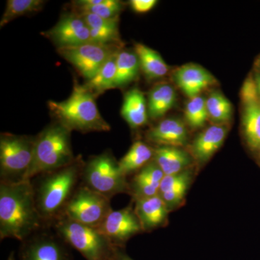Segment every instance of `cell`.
<instances>
[{
  "instance_id": "6da1fadb",
  "label": "cell",
  "mask_w": 260,
  "mask_h": 260,
  "mask_svg": "<svg viewBox=\"0 0 260 260\" xmlns=\"http://www.w3.org/2000/svg\"><path fill=\"white\" fill-rule=\"evenodd\" d=\"M49 228L36 203L31 181L0 182V239L23 242L32 234Z\"/></svg>"
},
{
  "instance_id": "7a4b0ae2",
  "label": "cell",
  "mask_w": 260,
  "mask_h": 260,
  "mask_svg": "<svg viewBox=\"0 0 260 260\" xmlns=\"http://www.w3.org/2000/svg\"><path fill=\"white\" fill-rule=\"evenodd\" d=\"M85 161L76 157L74 161L56 170L39 174L32 179L36 203L47 227L63 216L67 205L81 184Z\"/></svg>"
},
{
  "instance_id": "3957f363",
  "label": "cell",
  "mask_w": 260,
  "mask_h": 260,
  "mask_svg": "<svg viewBox=\"0 0 260 260\" xmlns=\"http://www.w3.org/2000/svg\"><path fill=\"white\" fill-rule=\"evenodd\" d=\"M95 99V95L85 85L75 80L73 92L68 99L49 101L48 107L56 121L71 132L109 131L111 126L101 115Z\"/></svg>"
},
{
  "instance_id": "277c9868",
  "label": "cell",
  "mask_w": 260,
  "mask_h": 260,
  "mask_svg": "<svg viewBox=\"0 0 260 260\" xmlns=\"http://www.w3.org/2000/svg\"><path fill=\"white\" fill-rule=\"evenodd\" d=\"M71 131L55 121L36 137L34 158L25 181L72 164L76 157L71 144Z\"/></svg>"
},
{
  "instance_id": "5b68a950",
  "label": "cell",
  "mask_w": 260,
  "mask_h": 260,
  "mask_svg": "<svg viewBox=\"0 0 260 260\" xmlns=\"http://www.w3.org/2000/svg\"><path fill=\"white\" fill-rule=\"evenodd\" d=\"M51 228L86 260H116L120 250L96 228L76 223L66 217L58 219Z\"/></svg>"
},
{
  "instance_id": "8992f818",
  "label": "cell",
  "mask_w": 260,
  "mask_h": 260,
  "mask_svg": "<svg viewBox=\"0 0 260 260\" xmlns=\"http://www.w3.org/2000/svg\"><path fill=\"white\" fill-rule=\"evenodd\" d=\"M36 137L2 133L0 136V182L25 181L34 158Z\"/></svg>"
},
{
  "instance_id": "52a82bcc",
  "label": "cell",
  "mask_w": 260,
  "mask_h": 260,
  "mask_svg": "<svg viewBox=\"0 0 260 260\" xmlns=\"http://www.w3.org/2000/svg\"><path fill=\"white\" fill-rule=\"evenodd\" d=\"M81 184L110 200L116 194L129 193L126 177L121 173L119 161L109 151L85 162Z\"/></svg>"
},
{
  "instance_id": "ba28073f",
  "label": "cell",
  "mask_w": 260,
  "mask_h": 260,
  "mask_svg": "<svg viewBox=\"0 0 260 260\" xmlns=\"http://www.w3.org/2000/svg\"><path fill=\"white\" fill-rule=\"evenodd\" d=\"M112 210L109 198L80 184L62 217L98 229Z\"/></svg>"
},
{
  "instance_id": "9c48e42d",
  "label": "cell",
  "mask_w": 260,
  "mask_h": 260,
  "mask_svg": "<svg viewBox=\"0 0 260 260\" xmlns=\"http://www.w3.org/2000/svg\"><path fill=\"white\" fill-rule=\"evenodd\" d=\"M119 50V45L94 42L57 49L59 55L73 65L87 81L93 78L103 65Z\"/></svg>"
},
{
  "instance_id": "30bf717a",
  "label": "cell",
  "mask_w": 260,
  "mask_h": 260,
  "mask_svg": "<svg viewBox=\"0 0 260 260\" xmlns=\"http://www.w3.org/2000/svg\"><path fill=\"white\" fill-rule=\"evenodd\" d=\"M50 229L39 231L22 242L20 260H70L68 244Z\"/></svg>"
},
{
  "instance_id": "8fae6325",
  "label": "cell",
  "mask_w": 260,
  "mask_h": 260,
  "mask_svg": "<svg viewBox=\"0 0 260 260\" xmlns=\"http://www.w3.org/2000/svg\"><path fill=\"white\" fill-rule=\"evenodd\" d=\"M42 35L59 48L76 47L91 42L90 29L81 15L73 12L61 16L53 28Z\"/></svg>"
},
{
  "instance_id": "7c38bea8",
  "label": "cell",
  "mask_w": 260,
  "mask_h": 260,
  "mask_svg": "<svg viewBox=\"0 0 260 260\" xmlns=\"http://www.w3.org/2000/svg\"><path fill=\"white\" fill-rule=\"evenodd\" d=\"M98 229L119 248L123 247L130 238L143 231L139 219L132 206L112 210Z\"/></svg>"
},
{
  "instance_id": "4fadbf2b",
  "label": "cell",
  "mask_w": 260,
  "mask_h": 260,
  "mask_svg": "<svg viewBox=\"0 0 260 260\" xmlns=\"http://www.w3.org/2000/svg\"><path fill=\"white\" fill-rule=\"evenodd\" d=\"M174 80L189 99L198 96L203 90L216 83L210 72L194 64L184 65L176 70Z\"/></svg>"
},
{
  "instance_id": "5bb4252c",
  "label": "cell",
  "mask_w": 260,
  "mask_h": 260,
  "mask_svg": "<svg viewBox=\"0 0 260 260\" xmlns=\"http://www.w3.org/2000/svg\"><path fill=\"white\" fill-rule=\"evenodd\" d=\"M145 138L157 146H184L187 143L188 132L184 123L177 118L162 119L150 128Z\"/></svg>"
},
{
  "instance_id": "9a60e30c",
  "label": "cell",
  "mask_w": 260,
  "mask_h": 260,
  "mask_svg": "<svg viewBox=\"0 0 260 260\" xmlns=\"http://www.w3.org/2000/svg\"><path fill=\"white\" fill-rule=\"evenodd\" d=\"M135 212L144 232H150L167 223L170 210L159 195L135 200Z\"/></svg>"
},
{
  "instance_id": "2e32d148",
  "label": "cell",
  "mask_w": 260,
  "mask_h": 260,
  "mask_svg": "<svg viewBox=\"0 0 260 260\" xmlns=\"http://www.w3.org/2000/svg\"><path fill=\"white\" fill-rule=\"evenodd\" d=\"M228 128L223 124H215L207 128L193 141L191 153L200 164H205L218 151L225 141Z\"/></svg>"
},
{
  "instance_id": "e0dca14e",
  "label": "cell",
  "mask_w": 260,
  "mask_h": 260,
  "mask_svg": "<svg viewBox=\"0 0 260 260\" xmlns=\"http://www.w3.org/2000/svg\"><path fill=\"white\" fill-rule=\"evenodd\" d=\"M164 177L158 164L152 160L135 174L129 184V193L135 200L156 196Z\"/></svg>"
},
{
  "instance_id": "ac0fdd59",
  "label": "cell",
  "mask_w": 260,
  "mask_h": 260,
  "mask_svg": "<svg viewBox=\"0 0 260 260\" xmlns=\"http://www.w3.org/2000/svg\"><path fill=\"white\" fill-rule=\"evenodd\" d=\"M79 14V13H78ZM90 29L91 42L121 46L119 16L104 18L90 13H80Z\"/></svg>"
},
{
  "instance_id": "d6986e66",
  "label": "cell",
  "mask_w": 260,
  "mask_h": 260,
  "mask_svg": "<svg viewBox=\"0 0 260 260\" xmlns=\"http://www.w3.org/2000/svg\"><path fill=\"white\" fill-rule=\"evenodd\" d=\"M153 150V160L165 176L184 172L192 160L189 153L178 147L157 146Z\"/></svg>"
},
{
  "instance_id": "ffe728a7",
  "label": "cell",
  "mask_w": 260,
  "mask_h": 260,
  "mask_svg": "<svg viewBox=\"0 0 260 260\" xmlns=\"http://www.w3.org/2000/svg\"><path fill=\"white\" fill-rule=\"evenodd\" d=\"M121 115L131 127L139 128L146 124L149 118L148 103L140 89L135 88L126 92Z\"/></svg>"
},
{
  "instance_id": "44dd1931",
  "label": "cell",
  "mask_w": 260,
  "mask_h": 260,
  "mask_svg": "<svg viewBox=\"0 0 260 260\" xmlns=\"http://www.w3.org/2000/svg\"><path fill=\"white\" fill-rule=\"evenodd\" d=\"M176 99L177 94L172 85L164 83L155 85L148 95L149 118L157 119L165 115L174 107Z\"/></svg>"
},
{
  "instance_id": "7402d4cb",
  "label": "cell",
  "mask_w": 260,
  "mask_h": 260,
  "mask_svg": "<svg viewBox=\"0 0 260 260\" xmlns=\"http://www.w3.org/2000/svg\"><path fill=\"white\" fill-rule=\"evenodd\" d=\"M135 52L139 59L140 68L148 79H158L169 73V66L157 51L144 44H136Z\"/></svg>"
},
{
  "instance_id": "603a6c76",
  "label": "cell",
  "mask_w": 260,
  "mask_h": 260,
  "mask_svg": "<svg viewBox=\"0 0 260 260\" xmlns=\"http://www.w3.org/2000/svg\"><path fill=\"white\" fill-rule=\"evenodd\" d=\"M154 150L146 143L136 141L129 151L119 161L121 173L125 177L134 172H139L149 162L153 160Z\"/></svg>"
},
{
  "instance_id": "cb8c5ba5",
  "label": "cell",
  "mask_w": 260,
  "mask_h": 260,
  "mask_svg": "<svg viewBox=\"0 0 260 260\" xmlns=\"http://www.w3.org/2000/svg\"><path fill=\"white\" fill-rule=\"evenodd\" d=\"M140 68L136 53L121 49L116 55L115 88L125 86L133 81L138 76Z\"/></svg>"
},
{
  "instance_id": "d4e9b609",
  "label": "cell",
  "mask_w": 260,
  "mask_h": 260,
  "mask_svg": "<svg viewBox=\"0 0 260 260\" xmlns=\"http://www.w3.org/2000/svg\"><path fill=\"white\" fill-rule=\"evenodd\" d=\"M76 13H90L104 18L119 16L124 4L119 0H82L73 3Z\"/></svg>"
},
{
  "instance_id": "484cf974",
  "label": "cell",
  "mask_w": 260,
  "mask_h": 260,
  "mask_svg": "<svg viewBox=\"0 0 260 260\" xmlns=\"http://www.w3.org/2000/svg\"><path fill=\"white\" fill-rule=\"evenodd\" d=\"M242 126L246 143L252 150L260 149L259 102L244 106Z\"/></svg>"
},
{
  "instance_id": "4316f807",
  "label": "cell",
  "mask_w": 260,
  "mask_h": 260,
  "mask_svg": "<svg viewBox=\"0 0 260 260\" xmlns=\"http://www.w3.org/2000/svg\"><path fill=\"white\" fill-rule=\"evenodd\" d=\"M117 53L114 54L105 64L103 65L102 68L93 78L84 84L95 96L100 95L106 90L115 88L114 80L116 76V60Z\"/></svg>"
},
{
  "instance_id": "83f0119b",
  "label": "cell",
  "mask_w": 260,
  "mask_h": 260,
  "mask_svg": "<svg viewBox=\"0 0 260 260\" xmlns=\"http://www.w3.org/2000/svg\"><path fill=\"white\" fill-rule=\"evenodd\" d=\"M46 1L43 0H8L0 21V27L3 28L19 17L41 11Z\"/></svg>"
},
{
  "instance_id": "f1b7e54d",
  "label": "cell",
  "mask_w": 260,
  "mask_h": 260,
  "mask_svg": "<svg viewBox=\"0 0 260 260\" xmlns=\"http://www.w3.org/2000/svg\"><path fill=\"white\" fill-rule=\"evenodd\" d=\"M206 107L209 119L216 124H223L232 119V103L223 93L213 92L206 99Z\"/></svg>"
},
{
  "instance_id": "f546056e",
  "label": "cell",
  "mask_w": 260,
  "mask_h": 260,
  "mask_svg": "<svg viewBox=\"0 0 260 260\" xmlns=\"http://www.w3.org/2000/svg\"><path fill=\"white\" fill-rule=\"evenodd\" d=\"M186 122L194 129L202 127L209 119L206 107V99L198 95L189 99L185 107Z\"/></svg>"
},
{
  "instance_id": "4dcf8cb0",
  "label": "cell",
  "mask_w": 260,
  "mask_h": 260,
  "mask_svg": "<svg viewBox=\"0 0 260 260\" xmlns=\"http://www.w3.org/2000/svg\"><path fill=\"white\" fill-rule=\"evenodd\" d=\"M189 183H184L181 185L174 186L169 190L159 194V196L162 198L164 203L167 205L168 208L170 210L172 208L180 204L185 197L186 191Z\"/></svg>"
},
{
  "instance_id": "1f68e13d",
  "label": "cell",
  "mask_w": 260,
  "mask_h": 260,
  "mask_svg": "<svg viewBox=\"0 0 260 260\" xmlns=\"http://www.w3.org/2000/svg\"><path fill=\"white\" fill-rule=\"evenodd\" d=\"M259 91L256 85L255 79L252 77L246 78L242 89H241V99L244 106L248 104L259 102Z\"/></svg>"
},
{
  "instance_id": "d6a6232c",
  "label": "cell",
  "mask_w": 260,
  "mask_h": 260,
  "mask_svg": "<svg viewBox=\"0 0 260 260\" xmlns=\"http://www.w3.org/2000/svg\"><path fill=\"white\" fill-rule=\"evenodd\" d=\"M157 3L156 0H132L130 5L137 13H145L153 9Z\"/></svg>"
},
{
  "instance_id": "836d02e7",
  "label": "cell",
  "mask_w": 260,
  "mask_h": 260,
  "mask_svg": "<svg viewBox=\"0 0 260 260\" xmlns=\"http://www.w3.org/2000/svg\"><path fill=\"white\" fill-rule=\"evenodd\" d=\"M116 260H133L132 258H130L129 256L126 255L124 253H123L122 251L119 250L118 251L117 256H116Z\"/></svg>"
},
{
  "instance_id": "e575fe53",
  "label": "cell",
  "mask_w": 260,
  "mask_h": 260,
  "mask_svg": "<svg viewBox=\"0 0 260 260\" xmlns=\"http://www.w3.org/2000/svg\"><path fill=\"white\" fill-rule=\"evenodd\" d=\"M254 79H255L256 85H257L258 91H259L260 95V74L256 75Z\"/></svg>"
},
{
  "instance_id": "d590c367",
  "label": "cell",
  "mask_w": 260,
  "mask_h": 260,
  "mask_svg": "<svg viewBox=\"0 0 260 260\" xmlns=\"http://www.w3.org/2000/svg\"><path fill=\"white\" fill-rule=\"evenodd\" d=\"M8 260H15L14 253L12 252L11 254H10V255L9 256V257H8Z\"/></svg>"
},
{
  "instance_id": "8d00e7d4",
  "label": "cell",
  "mask_w": 260,
  "mask_h": 260,
  "mask_svg": "<svg viewBox=\"0 0 260 260\" xmlns=\"http://www.w3.org/2000/svg\"><path fill=\"white\" fill-rule=\"evenodd\" d=\"M259 67H260V57H259Z\"/></svg>"
}]
</instances>
